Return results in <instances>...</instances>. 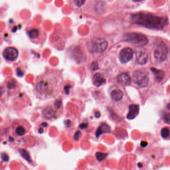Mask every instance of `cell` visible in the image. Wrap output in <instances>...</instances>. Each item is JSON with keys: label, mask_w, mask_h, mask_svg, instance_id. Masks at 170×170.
Here are the masks:
<instances>
[{"label": "cell", "mask_w": 170, "mask_h": 170, "mask_svg": "<svg viewBox=\"0 0 170 170\" xmlns=\"http://www.w3.org/2000/svg\"><path fill=\"white\" fill-rule=\"evenodd\" d=\"M63 84L62 74L58 70H50L38 76L33 86V92L38 98H54L62 91Z\"/></svg>", "instance_id": "obj_1"}, {"label": "cell", "mask_w": 170, "mask_h": 170, "mask_svg": "<svg viewBox=\"0 0 170 170\" xmlns=\"http://www.w3.org/2000/svg\"><path fill=\"white\" fill-rule=\"evenodd\" d=\"M131 20L136 25L156 30H161L169 24V20L167 17L143 12L133 14L131 16Z\"/></svg>", "instance_id": "obj_2"}, {"label": "cell", "mask_w": 170, "mask_h": 170, "mask_svg": "<svg viewBox=\"0 0 170 170\" xmlns=\"http://www.w3.org/2000/svg\"><path fill=\"white\" fill-rule=\"evenodd\" d=\"M62 108V101L60 99H56L53 102H51L43 108L42 116L46 120L57 118L61 113Z\"/></svg>", "instance_id": "obj_3"}, {"label": "cell", "mask_w": 170, "mask_h": 170, "mask_svg": "<svg viewBox=\"0 0 170 170\" xmlns=\"http://www.w3.org/2000/svg\"><path fill=\"white\" fill-rule=\"evenodd\" d=\"M30 124L25 119H17L11 124V130L13 135L17 138L23 137L30 130Z\"/></svg>", "instance_id": "obj_4"}, {"label": "cell", "mask_w": 170, "mask_h": 170, "mask_svg": "<svg viewBox=\"0 0 170 170\" xmlns=\"http://www.w3.org/2000/svg\"><path fill=\"white\" fill-rule=\"evenodd\" d=\"M123 40L139 47L144 46L148 42V39L145 35L136 32L126 33L123 35Z\"/></svg>", "instance_id": "obj_5"}, {"label": "cell", "mask_w": 170, "mask_h": 170, "mask_svg": "<svg viewBox=\"0 0 170 170\" xmlns=\"http://www.w3.org/2000/svg\"><path fill=\"white\" fill-rule=\"evenodd\" d=\"M108 42L103 38H95L88 43L89 50L92 53H102L106 50Z\"/></svg>", "instance_id": "obj_6"}, {"label": "cell", "mask_w": 170, "mask_h": 170, "mask_svg": "<svg viewBox=\"0 0 170 170\" xmlns=\"http://www.w3.org/2000/svg\"><path fill=\"white\" fill-rule=\"evenodd\" d=\"M132 79L134 84L140 88H145L149 82L148 74L141 70H137L133 72Z\"/></svg>", "instance_id": "obj_7"}, {"label": "cell", "mask_w": 170, "mask_h": 170, "mask_svg": "<svg viewBox=\"0 0 170 170\" xmlns=\"http://www.w3.org/2000/svg\"><path fill=\"white\" fill-rule=\"evenodd\" d=\"M169 53V49L166 43L161 42L158 44L153 51V56L156 61L161 63L166 60Z\"/></svg>", "instance_id": "obj_8"}, {"label": "cell", "mask_w": 170, "mask_h": 170, "mask_svg": "<svg viewBox=\"0 0 170 170\" xmlns=\"http://www.w3.org/2000/svg\"><path fill=\"white\" fill-rule=\"evenodd\" d=\"M5 85L8 93L10 95H14L20 92L21 85L20 83L13 77H9L6 80Z\"/></svg>", "instance_id": "obj_9"}, {"label": "cell", "mask_w": 170, "mask_h": 170, "mask_svg": "<svg viewBox=\"0 0 170 170\" xmlns=\"http://www.w3.org/2000/svg\"><path fill=\"white\" fill-rule=\"evenodd\" d=\"M3 56L5 60L9 62H14L19 56V51L16 48L12 46L7 47L3 51Z\"/></svg>", "instance_id": "obj_10"}, {"label": "cell", "mask_w": 170, "mask_h": 170, "mask_svg": "<svg viewBox=\"0 0 170 170\" xmlns=\"http://www.w3.org/2000/svg\"><path fill=\"white\" fill-rule=\"evenodd\" d=\"M136 59L137 63L140 65H145L148 60V54L147 51L139 47L136 51Z\"/></svg>", "instance_id": "obj_11"}, {"label": "cell", "mask_w": 170, "mask_h": 170, "mask_svg": "<svg viewBox=\"0 0 170 170\" xmlns=\"http://www.w3.org/2000/svg\"><path fill=\"white\" fill-rule=\"evenodd\" d=\"M133 51L130 48H124L120 51L119 59L123 64L129 62L133 57Z\"/></svg>", "instance_id": "obj_12"}, {"label": "cell", "mask_w": 170, "mask_h": 170, "mask_svg": "<svg viewBox=\"0 0 170 170\" xmlns=\"http://www.w3.org/2000/svg\"><path fill=\"white\" fill-rule=\"evenodd\" d=\"M105 82L106 79L102 74L97 73L94 75L93 78V83L96 86L99 87L105 84Z\"/></svg>", "instance_id": "obj_13"}, {"label": "cell", "mask_w": 170, "mask_h": 170, "mask_svg": "<svg viewBox=\"0 0 170 170\" xmlns=\"http://www.w3.org/2000/svg\"><path fill=\"white\" fill-rule=\"evenodd\" d=\"M139 111V107L137 105H131L129 107V112L127 115L128 120H133L137 117Z\"/></svg>", "instance_id": "obj_14"}, {"label": "cell", "mask_w": 170, "mask_h": 170, "mask_svg": "<svg viewBox=\"0 0 170 170\" xmlns=\"http://www.w3.org/2000/svg\"><path fill=\"white\" fill-rule=\"evenodd\" d=\"M117 82L124 86H129L131 82V78L127 73L120 74L117 78Z\"/></svg>", "instance_id": "obj_15"}, {"label": "cell", "mask_w": 170, "mask_h": 170, "mask_svg": "<svg viewBox=\"0 0 170 170\" xmlns=\"http://www.w3.org/2000/svg\"><path fill=\"white\" fill-rule=\"evenodd\" d=\"M110 132H111V128L110 126L108 124L103 123L99 126L98 128L96 133V135L97 138H98L101 134L106 133H109Z\"/></svg>", "instance_id": "obj_16"}, {"label": "cell", "mask_w": 170, "mask_h": 170, "mask_svg": "<svg viewBox=\"0 0 170 170\" xmlns=\"http://www.w3.org/2000/svg\"><path fill=\"white\" fill-rule=\"evenodd\" d=\"M150 69L154 75L155 79L156 81L158 82H160L163 80L164 77V72H163V71L155 68H151Z\"/></svg>", "instance_id": "obj_17"}, {"label": "cell", "mask_w": 170, "mask_h": 170, "mask_svg": "<svg viewBox=\"0 0 170 170\" xmlns=\"http://www.w3.org/2000/svg\"><path fill=\"white\" fill-rule=\"evenodd\" d=\"M111 96L114 101H119L123 99V93L122 91L119 89H115L111 91Z\"/></svg>", "instance_id": "obj_18"}, {"label": "cell", "mask_w": 170, "mask_h": 170, "mask_svg": "<svg viewBox=\"0 0 170 170\" xmlns=\"http://www.w3.org/2000/svg\"><path fill=\"white\" fill-rule=\"evenodd\" d=\"M28 36L32 41H35L38 39L40 35V32L38 29H32L27 32Z\"/></svg>", "instance_id": "obj_19"}, {"label": "cell", "mask_w": 170, "mask_h": 170, "mask_svg": "<svg viewBox=\"0 0 170 170\" xmlns=\"http://www.w3.org/2000/svg\"><path fill=\"white\" fill-rule=\"evenodd\" d=\"M161 135L164 139H167L170 135V130L167 127L162 128L161 131Z\"/></svg>", "instance_id": "obj_20"}, {"label": "cell", "mask_w": 170, "mask_h": 170, "mask_svg": "<svg viewBox=\"0 0 170 170\" xmlns=\"http://www.w3.org/2000/svg\"><path fill=\"white\" fill-rule=\"evenodd\" d=\"M108 156V154L101 153V152H97L96 153V157L99 161H102L105 160Z\"/></svg>", "instance_id": "obj_21"}, {"label": "cell", "mask_w": 170, "mask_h": 170, "mask_svg": "<svg viewBox=\"0 0 170 170\" xmlns=\"http://www.w3.org/2000/svg\"><path fill=\"white\" fill-rule=\"evenodd\" d=\"M163 120L166 124L170 125V114L169 113H165L163 115Z\"/></svg>", "instance_id": "obj_22"}, {"label": "cell", "mask_w": 170, "mask_h": 170, "mask_svg": "<svg viewBox=\"0 0 170 170\" xmlns=\"http://www.w3.org/2000/svg\"><path fill=\"white\" fill-rule=\"evenodd\" d=\"M21 154H22V155L23 158H25L26 160H28L29 162H30L31 159H30V156H29V153L26 151V150H22Z\"/></svg>", "instance_id": "obj_23"}, {"label": "cell", "mask_w": 170, "mask_h": 170, "mask_svg": "<svg viewBox=\"0 0 170 170\" xmlns=\"http://www.w3.org/2000/svg\"><path fill=\"white\" fill-rule=\"evenodd\" d=\"M99 69L98 63L97 61H94L93 62L91 66V69L93 71H95Z\"/></svg>", "instance_id": "obj_24"}, {"label": "cell", "mask_w": 170, "mask_h": 170, "mask_svg": "<svg viewBox=\"0 0 170 170\" xmlns=\"http://www.w3.org/2000/svg\"><path fill=\"white\" fill-rule=\"evenodd\" d=\"M76 4L78 7H81L85 3L86 0H74Z\"/></svg>", "instance_id": "obj_25"}, {"label": "cell", "mask_w": 170, "mask_h": 170, "mask_svg": "<svg viewBox=\"0 0 170 170\" xmlns=\"http://www.w3.org/2000/svg\"><path fill=\"white\" fill-rule=\"evenodd\" d=\"M81 135V132L80 131H77L75 133V135H74V139L75 140H78L80 136Z\"/></svg>", "instance_id": "obj_26"}, {"label": "cell", "mask_w": 170, "mask_h": 170, "mask_svg": "<svg viewBox=\"0 0 170 170\" xmlns=\"http://www.w3.org/2000/svg\"><path fill=\"white\" fill-rule=\"evenodd\" d=\"M88 124L87 123H83V124H80L79 126V128L81 129H85L88 126Z\"/></svg>", "instance_id": "obj_27"}, {"label": "cell", "mask_w": 170, "mask_h": 170, "mask_svg": "<svg viewBox=\"0 0 170 170\" xmlns=\"http://www.w3.org/2000/svg\"><path fill=\"white\" fill-rule=\"evenodd\" d=\"M140 145L141 146V147H145L146 146H147V145H148V143H147V142L143 141H142L141 142Z\"/></svg>", "instance_id": "obj_28"}, {"label": "cell", "mask_w": 170, "mask_h": 170, "mask_svg": "<svg viewBox=\"0 0 170 170\" xmlns=\"http://www.w3.org/2000/svg\"><path fill=\"white\" fill-rule=\"evenodd\" d=\"M70 89V86L65 87V92L67 94H69V93Z\"/></svg>", "instance_id": "obj_29"}, {"label": "cell", "mask_w": 170, "mask_h": 170, "mask_svg": "<svg viewBox=\"0 0 170 170\" xmlns=\"http://www.w3.org/2000/svg\"><path fill=\"white\" fill-rule=\"evenodd\" d=\"M95 116L96 117L99 118V117L100 116H101V114H100L99 112H97V113L95 114Z\"/></svg>", "instance_id": "obj_30"}, {"label": "cell", "mask_w": 170, "mask_h": 170, "mask_svg": "<svg viewBox=\"0 0 170 170\" xmlns=\"http://www.w3.org/2000/svg\"><path fill=\"white\" fill-rule=\"evenodd\" d=\"M39 132L40 133H42L43 132V129L42 128H40L39 130Z\"/></svg>", "instance_id": "obj_31"}, {"label": "cell", "mask_w": 170, "mask_h": 170, "mask_svg": "<svg viewBox=\"0 0 170 170\" xmlns=\"http://www.w3.org/2000/svg\"><path fill=\"white\" fill-rule=\"evenodd\" d=\"M135 2H141L143 0H134Z\"/></svg>", "instance_id": "obj_32"}, {"label": "cell", "mask_w": 170, "mask_h": 170, "mask_svg": "<svg viewBox=\"0 0 170 170\" xmlns=\"http://www.w3.org/2000/svg\"><path fill=\"white\" fill-rule=\"evenodd\" d=\"M167 108L169 110H170V102L168 104V105Z\"/></svg>", "instance_id": "obj_33"}, {"label": "cell", "mask_w": 170, "mask_h": 170, "mask_svg": "<svg viewBox=\"0 0 170 170\" xmlns=\"http://www.w3.org/2000/svg\"><path fill=\"white\" fill-rule=\"evenodd\" d=\"M138 166L139 167L141 168L142 167V165L141 164L139 163V164H138Z\"/></svg>", "instance_id": "obj_34"}]
</instances>
